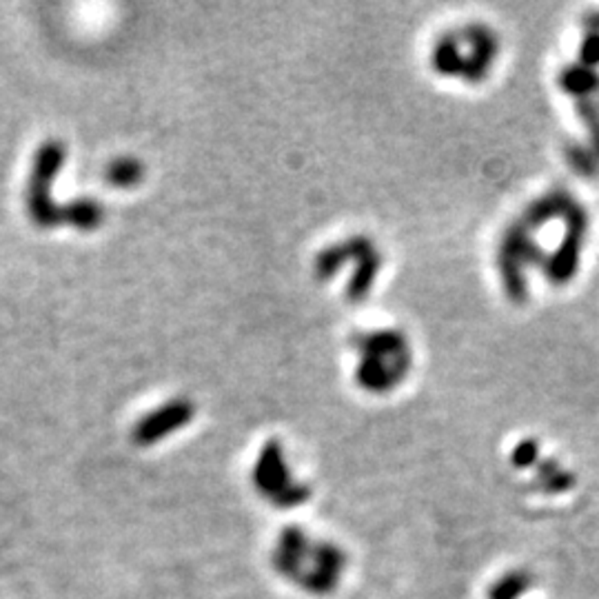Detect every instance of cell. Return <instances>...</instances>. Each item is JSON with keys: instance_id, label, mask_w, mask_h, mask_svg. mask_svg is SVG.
<instances>
[{"instance_id": "cell-1", "label": "cell", "mask_w": 599, "mask_h": 599, "mask_svg": "<svg viewBox=\"0 0 599 599\" xmlns=\"http://www.w3.org/2000/svg\"><path fill=\"white\" fill-rule=\"evenodd\" d=\"M362 357L356 369V380L362 389L386 393L395 389L411 369V347L404 333L395 328L365 333L353 340Z\"/></svg>"}, {"instance_id": "cell-2", "label": "cell", "mask_w": 599, "mask_h": 599, "mask_svg": "<svg viewBox=\"0 0 599 599\" xmlns=\"http://www.w3.org/2000/svg\"><path fill=\"white\" fill-rule=\"evenodd\" d=\"M544 262H547V255L535 242L533 231L524 223H515L513 227H509L499 244L498 267L504 291L515 304H524L528 298L527 269L544 267Z\"/></svg>"}, {"instance_id": "cell-3", "label": "cell", "mask_w": 599, "mask_h": 599, "mask_svg": "<svg viewBox=\"0 0 599 599\" xmlns=\"http://www.w3.org/2000/svg\"><path fill=\"white\" fill-rule=\"evenodd\" d=\"M62 165H65V147L58 140H47L36 151L32 180H29L27 209L41 229H52L65 223V207L56 204L52 198V185L61 174Z\"/></svg>"}, {"instance_id": "cell-4", "label": "cell", "mask_w": 599, "mask_h": 599, "mask_svg": "<svg viewBox=\"0 0 599 599\" xmlns=\"http://www.w3.org/2000/svg\"><path fill=\"white\" fill-rule=\"evenodd\" d=\"M566 233H564L562 242H559L557 252L548 255L544 262V273L555 284H566L575 278L579 271V260H582V244L588 233V214L582 204L573 198L568 204L566 214L562 218Z\"/></svg>"}, {"instance_id": "cell-5", "label": "cell", "mask_w": 599, "mask_h": 599, "mask_svg": "<svg viewBox=\"0 0 599 599\" xmlns=\"http://www.w3.org/2000/svg\"><path fill=\"white\" fill-rule=\"evenodd\" d=\"M460 36L469 53H464V71L461 78L466 82H482L490 73V67L498 61L499 41L486 24H466L460 29Z\"/></svg>"}, {"instance_id": "cell-6", "label": "cell", "mask_w": 599, "mask_h": 599, "mask_svg": "<svg viewBox=\"0 0 599 599\" xmlns=\"http://www.w3.org/2000/svg\"><path fill=\"white\" fill-rule=\"evenodd\" d=\"M194 414L195 409L189 400L166 402V404L151 411L149 415H145L138 424H136L134 442L140 446L154 444V442L166 438V435H171L174 431L183 429L185 424H189Z\"/></svg>"}, {"instance_id": "cell-7", "label": "cell", "mask_w": 599, "mask_h": 599, "mask_svg": "<svg viewBox=\"0 0 599 599\" xmlns=\"http://www.w3.org/2000/svg\"><path fill=\"white\" fill-rule=\"evenodd\" d=\"M356 271L347 284V298L348 302H362L371 293L373 284H376L377 273L382 267V255L377 253L376 244L369 238L362 240L360 252L356 255Z\"/></svg>"}, {"instance_id": "cell-8", "label": "cell", "mask_w": 599, "mask_h": 599, "mask_svg": "<svg viewBox=\"0 0 599 599\" xmlns=\"http://www.w3.org/2000/svg\"><path fill=\"white\" fill-rule=\"evenodd\" d=\"M255 484L262 493L276 495L278 502L284 498V486H287V466L282 461V451L278 442H269L260 453L258 466H255Z\"/></svg>"}, {"instance_id": "cell-9", "label": "cell", "mask_w": 599, "mask_h": 599, "mask_svg": "<svg viewBox=\"0 0 599 599\" xmlns=\"http://www.w3.org/2000/svg\"><path fill=\"white\" fill-rule=\"evenodd\" d=\"M431 65L440 76L461 78L464 71V53H461V41L458 32L442 33L431 53Z\"/></svg>"}, {"instance_id": "cell-10", "label": "cell", "mask_w": 599, "mask_h": 599, "mask_svg": "<svg viewBox=\"0 0 599 599\" xmlns=\"http://www.w3.org/2000/svg\"><path fill=\"white\" fill-rule=\"evenodd\" d=\"M559 87L571 96H575L577 100H588L593 93L599 91V73L584 65L566 67L559 76Z\"/></svg>"}, {"instance_id": "cell-11", "label": "cell", "mask_w": 599, "mask_h": 599, "mask_svg": "<svg viewBox=\"0 0 599 599\" xmlns=\"http://www.w3.org/2000/svg\"><path fill=\"white\" fill-rule=\"evenodd\" d=\"M102 220H105V209L100 207V203L91 198L73 200L71 204L65 207V223L81 231L98 229Z\"/></svg>"}, {"instance_id": "cell-12", "label": "cell", "mask_w": 599, "mask_h": 599, "mask_svg": "<svg viewBox=\"0 0 599 599\" xmlns=\"http://www.w3.org/2000/svg\"><path fill=\"white\" fill-rule=\"evenodd\" d=\"M145 176V165L136 158H116L114 162H109L105 171V180L111 186H118V189H129V186H136Z\"/></svg>"}, {"instance_id": "cell-13", "label": "cell", "mask_w": 599, "mask_h": 599, "mask_svg": "<svg viewBox=\"0 0 599 599\" xmlns=\"http://www.w3.org/2000/svg\"><path fill=\"white\" fill-rule=\"evenodd\" d=\"M566 158L568 165H571L577 174L586 176V178H593V176L599 174V158L591 147L571 142V145L566 147Z\"/></svg>"}, {"instance_id": "cell-14", "label": "cell", "mask_w": 599, "mask_h": 599, "mask_svg": "<svg viewBox=\"0 0 599 599\" xmlns=\"http://www.w3.org/2000/svg\"><path fill=\"white\" fill-rule=\"evenodd\" d=\"M577 114L586 125L588 136H591V149L595 151V156L599 158V105L593 102L591 98L588 100H577Z\"/></svg>"}, {"instance_id": "cell-15", "label": "cell", "mask_w": 599, "mask_h": 599, "mask_svg": "<svg viewBox=\"0 0 599 599\" xmlns=\"http://www.w3.org/2000/svg\"><path fill=\"white\" fill-rule=\"evenodd\" d=\"M579 65L595 70L599 65V29L588 27V33L582 38L579 45Z\"/></svg>"}, {"instance_id": "cell-16", "label": "cell", "mask_w": 599, "mask_h": 599, "mask_svg": "<svg viewBox=\"0 0 599 599\" xmlns=\"http://www.w3.org/2000/svg\"><path fill=\"white\" fill-rule=\"evenodd\" d=\"M535 455H537V442H530V440L522 442V444L513 451V460L518 466L530 464V461L535 460Z\"/></svg>"}, {"instance_id": "cell-17", "label": "cell", "mask_w": 599, "mask_h": 599, "mask_svg": "<svg viewBox=\"0 0 599 599\" xmlns=\"http://www.w3.org/2000/svg\"><path fill=\"white\" fill-rule=\"evenodd\" d=\"M586 24H588V27H593V29H599V16H595V18H588Z\"/></svg>"}]
</instances>
